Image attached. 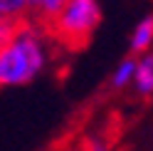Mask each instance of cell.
I'll use <instances>...</instances> for the list:
<instances>
[{"instance_id":"obj_1","label":"cell","mask_w":153,"mask_h":151,"mask_svg":"<svg viewBox=\"0 0 153 151\" xmlns=\"http://www.w3.org/2000/svg\"><path fill=\"white\" fill-rule=\"evenodd\" d=\"M42 27L35 20H25L17 37L0 47V87H15V84L30 82L45 67V45H42Z\"/></svg>"},{"instance_id":"obj_2","label":"cell","mask_w":153,"mask_h":151,"mask_svg":"<svg viewBox=\"0 0 153 151\" xmlns=\"http://www.w3.org/2000/svg\"><path fill=\"white\" fill-rule=\"evenodd\" d=\"M99 25V3L97 0H67L59 15L50 22V30L62 45L84 47L89 42L94 27Z\"/></svg>"},{"instance_id":"obj_3","label":"cell","mask_w":153,"mask_h":151,"mask_svg":"<svg viewBox=\"0 0 153 151\" xmlns=\"http://www.w3.org/2000/svg\"><path fill=\"white\" fill-rule=\"evenodd\" d=\"M67 0H30V20L40 22L42 27H50Z\"/></svg>"},{"instance_id":"obj_4","label":"cell","mask_w":153,"mask_h":151,"mask_svg":"<svg viewBox=\"0 0 153 151\" xmlns=\"http://www.w3.org/2000/svg\"><path fill=\"white\" fill-rule=\"evenodd\" d=\"M151 45H153V17H143V20L136 25V30H133L131 50H136V52H146Z\"/></svg>"},{"instance_id":"obj_5","label":"cell","mask_w":153,"mask_h":151,"mask_svg":"<svg viewBox=\"0 0 153 151\" xmlns=\"http://www.w3.org/2000/svg\"><path fill=\"white\" fill-rule=\"evenodd\" d=\"M136 87H138L141 94H151V92H153V55H146V57L138 62Z\"/></svg>"},{"instance_id":"obj_6","label":"cell","mask_w":153,"mask_h":151,"mask_svg":"<svg viewBox=\"0 0 153 151\" xmlns=\"http://www.w3.org/2000/svg\"><path fill=\"white\" fill-rule=\"evenodd\" d=\"M0 17L30 20V0H0Z\"/></svg>"},{"instance_id":"obj_7","label":"cell","mask_w":153,"mask_h":151,"mask_svg":"<svg viewBox=\"0 0 153 151\" xmlns=\"http://www.w3.org/2000/svg\"><path fill=\"white\" fill-rule=\"evenodd\" d=\"M25 20H15V17H0V47H5V45H10L17 32H20V27H22Z\"/></svg>"},{"instance_id":"obj_8","label":"cell","mask_w":153,"mask_h":151,"mask_svg":"<svg viewBox=\"0 0 153 151\" xmlns=\"http://www.w3.org/2000/svg\"><path fill=\"white\" fill-rule=\"evenodd\" d=\"M136 70H138V62H136V60H123V62L119 64L116 74H114V79H111L114 87H126L128 79L136 77Z\"/></svg>"}]
</instances>
